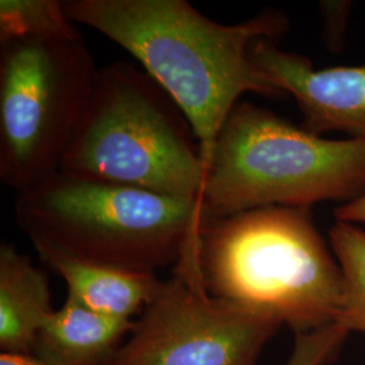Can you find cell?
<instances>
[{"label": "cell", "mask_w": 365, "mask_h": 365, "mask_svg": "<svg viewBox=\"0 0 365 365\" xmlns=\"http://www.w3.org/2000/svg\"><path fill=\"white\" fill-rule=\"evenodd\" d=\"M15 220L34 248L156 274L182 260L211 218L200 199L58 170L18 192Z\"/></svg>", "instance_id": "7a4b0ae2"}, {"label": "cell", "mask_w": 365, "mask_h": 365, "mask_svg": "<svg viewBox=\"0 0 365 365\" xmlns=\"http://www.w3.org/2000/svg\"><path fill=\"white\" fill-rule=\"evenodd\" d=\"M329 238L345 284L337 324L349 334L365 336V232L356 223L336 221L329 230Z\"/></svg>", "instance_id": "7c38bea8"}, {"label": "cell", "mask_w": 365, "mask_h": 365, "mask_svg": "<svg viewBox=\"0 0 365 365\" xmlns=\"http://www.w3.org/2000/svg\"><path fill=\"white\" fill-rule=\"evenodd\" d=\"M60 170L200 200L206 180L195 131L180 107L126 61L99 69Z\"/></svg>", "instance_id": "5b68a950"}, {"label": "cell", "mask_w": 365, "mask_h": 365, "mask_svg": "<svg viewBox=\"0 0 365 365\" xmlns=\"http://www.w3.org/2000/svg\"><path fill=\"white\" fill-rule=\"evenodd\" d=\"M78 33L60 0H1L0 39L64 37Z\"/></svg>", "instance_id": "4fadbf2b"}, {"label": "cell", "mask_w": 365, "mask_h": 365, "mask_svg": "<svg viewBox=\"0 0 365 365\" xmlns=\"http://www.w3.org/2000/svg\"><path fill=\"white\" fill-rule=\"evenodd\" d=\"M348 336L339 324L295 334L292 352L284 365H330L339 357Z\"/></svg>", "instance_id": "5bb4252c"}, {"label": "cell", "mask_w": 365, "mask_h": 365, "mask_svg": "<svg viewBox=\"0 0 365 365\" xmlns=\"http://www.w3.org/2000/svg\"><path fill=\"white\" fill-rule=\"evenodd\" d=\"M99 68L80 33L0 39V180L22 192L60 170Z\"/></svg>", "instance_id": "8992f818"}, {"label": "cell", "mask_w": 365, "mask_h": 365, "mask_svg": "<svg viewBox=\"0 0 365 365\" xmlns=\"http://www.w3.org/2000/svg\"><path fill=\"white\" fill-rule=\"evenodd\" d=\"M352 1H321L319 11L324 22V37L330 52L339 53L344 48Z\"/></svg>", "instance_id": "9a60e30c"}, {"label": "cell", "mask_w": 365, "mask_h": 365, "mask_svg": "<svg viewBox=\"0 0 365 365\" xmlns=\"http://www.w3.org/2000/svg\"><path fill=\"white\" fill-rule=\"evenodd\" d=\"M200 238L182 255L106 365H255L283 327L272 314L215 298L205 286Z\"/></svg>", "instance_id": "52a82bcc"}, {"label": "cell", "mask_w": 365, "mask_h": 365, "mask_svg": "<svg viewBox=\"0 0 365 365\" xmlns=\"http://www.w3.org/2000/svg\"><path fill=\"white\" fill-rule=\"evenodd\" d=\"M53 313L46 274L11 245L0 247L1 353L31 354L39 331Z\"/></svg>", "instance_id": "8fae6325"}, {"label": "cell", "mask_w": 365, "mask_h": 365, "mask_svg": "<svg viewBox=\"0 0 365 365\" xmlns=\"http://www.w3.org/2000/svg\"><path fill=\"white\" fill-rule=\"evenodd\" d=\"M249 53L274 87L295 99L304 130L321 137L339 131L365 143V64L315 68L269 39L256 41Z\"/></svg>", "instance_id": "ba28073f"}, {"label": "cell", "mask_w": 365, "mask_h": 365, "mask_svg": "<svg viewBox=\"0 0 365 365\" xmlns=\"http://www.w3.org/2000/svg\"><path fill=\"white\" fill-rule=\"evenodd\" d=\"M336 221L349 222V223H365V195L353 200L348 205L337 206L334 209Z\"/></svg>", "instance_id": "2e32d148"}, {"label": "cell", "mask_w": 365, "mask_h": 365, "mask_svg": "<svg viewBox=\"0 0 365 365\" xmlns=\"http://www.w3.org/2000/svg\"><path fill=\"white\" fill-rule=\"evenodd\" d=\"M363 195L365 143L317 135L241 101L218 133L202 202L215 220L262 207L344 206Z\"/></svg>", "instance_id": "277c9868"}, {"label": "cell", "mask_w": 365, "mask_h": 365, "mask_svg": "<svg viewBox=\"0 0 365 365\" xmlns=\"http://www.w3.org/2000/svg\"><path fill=\"white\" fill-rule=\"evenodd\" d=\"M39 257L60 274L68 297L96 313L129 319L156 298L164 280L156 274H141L80 260L46 247H36Z\"/></svg>", "instance_id": "30bf717a"}, {"label": "cell", "mask_w": 365, "mask_h": 365, "mask_svg": "<svg viewBox=\"0 0 365 365\" xmlns=\"http://www.w3.org/2000/svg\"><path fill=\"white\" fill-rule=\"evenodd\" d=\"M0 365H45L39 363L31 354H10L1 353L0 354Z\"/></svg>", "instance_id": "e0dca14e"}, {"label": "cell", "mask_w": 365, "mask_h": 365, "mask_svg": "<svg viewBox=\"0 0 365 365\" xmlns=\"http://www.w3.org/2000/svg\"><path fill=\"white\" fill-rule=\"evenodd\" d=\"M199 261L212 297L272 314L295 334L339 321L344 276L312 209L262 207L210 220Z\"/></svg>", "instance_id": "3957f363"}, {"label": "cell", "mask_w": 365, "mask_h": 365, "mask_svg": "<svg viewBox=\"0 0 365 365\" xmlns=\"http://www.w3.org/2000/svg\"><path fill=\"white\" fill-rule=\"evenodd\" d=\"M66 13L130 53L168 92L195 131L206 170L242 95L286 96L249 53L259 39L287 34L289 18L280 10L265 9L235 25L211 21L185 0H66Z\"/></svg>", "instance_id": "6da1fadb"}, {"label": "cell", "mask_w": 365, "mask_h": 365, "mask_svg": "<svg viewBox=\"0 0 365 365\" xmlns=\"http://www.w3.org/2000/svg\"><path fill=\"white\" fill-rule=\"evenodd\" d=\"M134 327L66 297L39 329L31 356L45 365H106Z\"/></svg>", "instance_id": "9c48e42d"}]
</instances>
